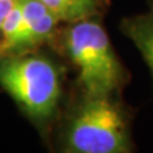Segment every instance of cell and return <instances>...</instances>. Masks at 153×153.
Returning a JSON list of instances; mask_svg holds the SVG:
<instances>
[{"instance_id": "6da1fadb", "label": "cell", "mask_w": 153, "mask_h": 153, "mask_svg": "<svg viewBox=\"0 0 153 153\" xmlns=\"http://www.w3.org/2000/svg\"><path fill=\"white\" fill-rule=\"evenodd\" d=\"M135 110L124 96L93 94L71 83L50 149L61 153H133Z\"/></svg>"}, {"instance_id": "7a4b0ae2", "label": "cell", "mask_w": 153, "mask_h": 153, "mask_svg": "<svg viewBox=\"0 0 153 153\" xmlns=\"http://www.w3.org/2000/svg\"><path fill=\"white\" fill-rule=\"evenodd\" d=\"M66 66L50 47L0 57V88L13 100L49 148L68 93Z\"/></svg>"}, {"instance_id": "3957f363", "label": "cell", "mask_w": 153, "mask_h": 153, "mask_svg": "<svg viewBox=\"0 0 153 153\" xmlns=\"http://www.w3.org/2000/svg\"><path fill=\"white\" fill-rule=\"evenodd\" d=\"M49 47L73 66L75 87L93 94L124 96L131 74L110 40L103 18L61 23Z\"/></svg>"}, {"instance_id": "277c9868", "label": "cell", "mask_w": 153, "mask_h": 153, "mask_svg": "<svg viewBox=\"0 0 153 153\" xmlns=\"http://www.w3.org/2000/svg\"><path fill=\"white\" fill-rule=\"evenodd\" d=\"M60 25L38 0H18L0 31V57L49 47Z\"/></svg>"}, {"instance_id": "5b68a950", "label": "cell", "mask_w": 153, "mask_h": 153, "mask_svg": "<svg viewBox=\"0 0 153 153\" xmlns=\"http://www.w3.org/2000/svg\"><path fill=\"white\" fill-rule=\"evenodd\" d=\"M119 30L139 51L153 82V10L148 9L147 12L124 17L119 23Z\"/></svg>"}, {"instance_id": "8992f818", "label": "cell", "mask_w": 153, "mask_h": 153, "mask_svg": "<svg viewBox=\"0 0 153 153\" xmlns=\"http://www.w3.org/2000/svg\"><path fill=\"white\" fill-rule=\"evenodd\" d=\"M60 23H71L88 18H103L111 0H38Z\"/></svg>"}, {"instance_id": "52a82bcc", "label": "cell", "mask_w": 153, "mask_h": 153, "mask_svg": "<svg viewBox=\"0 0 153 153\" xmlns=\"http://www.w3.org/2000/svg\"><path fill=\"white\" fill-rule=\"evenodd\" d=\"M17 1L18 0H0V31H1L4 22Z\"/></svg>"}, {"instance_id": "ba28073f", "label": "cell", "mask_w": 153, "mask_h": 153, "mask_svg": "<svg viewBox=\"0 0 153 153\" xmlns=\"http://www.w3.org/2000/svg\"><path fill=\"white\" fill-rule=\"evenodd\" d=\"M146 1H147L148 9H152V10H153V0H146Z\"/></svg>"}]
</instances>
